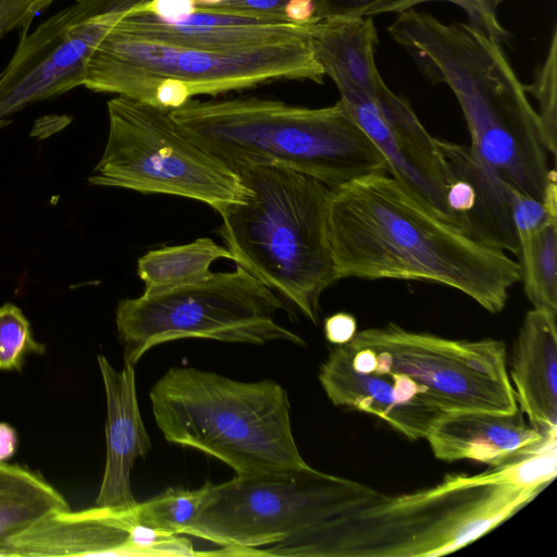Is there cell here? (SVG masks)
Returning a JSON list of instances; mask_svg holds the SVG:
<instances>
[{
  "label": "cell",
  "instance_id": "cell-26",
  "mask_svg": "<svg viewBox=\"0 0 557 557\" xmlns=\"http://www.w3.org/2000/svg\"><path fill=\"white\" fill-rule=\"evenodd\" d=\"M46 346L33 335L30 323L13 304L0 307V370H21L29 354L41 355Z\"/></svg>",
  "mask_w": 557,
  "mask_h": 557
},
{
  "label": "cell",
  "instance_id": "cell-10",
  "mask_svg": "<svg viewBox=\"0 0 557 557\" xmlns=\"http://www.w3.org/2000/svg\"><path fill=\"white\" fill-rule=\"evenodd\" d=\"M107 107L108 139L89 184L189 198L216 212L243 199L237 172L194 141L170 111L122 96Z\"/></svg>",
  "mask_w": 557,
  "mask_h": 557
},
{
  "label": "cell",
  "instance_id": "cell-22",
  "mask_svg": "<svg viewBox=\"0 0 557 557\" xmlns=\"http://www.w3.org/2000/svg\"><path fill=\"white\" fill-rule=\"evenodd\" d=\"M70 509L64 496L42 475L0 461V557H18L14 536L51 513Z\"/></svg>",
  "mask_w": 557,
  "mask_h": 557
},
{
  "label": "cell",
  "instance_id": "cell-11",
  "mask_svg": "<svg viewBox=\"0 0 557 557\" xmlns=\"http://www.w3.org/2000/svg\"><path fill=\"white\" fill-rule=\"evenodd\" d=\"M348 344L373 351L374 373H401L424 387L444 412L518 411L502 341L448 339L388 323L357 332Z\"/></svg>",
  "mask_w": 557,
  "mask_h": 557
},
{
  "label": "cell",
  "instance_id": "cell-32",
  "mask_svg": "<svg viewBox=\"0 0 557 557\" xmlns=\"http://www.w3.org/2000/svg\"><path fill=\"white\" fill-rule=\"evenodd\" d=\"M289 1L290 0H223L216 4L203 7L222 13L286 16L284 10Z\"/></svg>",
  "mask_w": 557,
  "mask_h": 557
},
{
  "label": "cell",
  "instance_id": "cell-15",
  "mask_svg": "<svg viewBox=\"0 0 557 557\" xmlns=\"http://www.w3.org/2000/svg\"><path fill=\"white\" fill-rule=\"evenodd\" d=\"M319 381L334 405L373 414L413 441L426 438L446 413L431 403L424 387L401 373L356 371L347 344L330 350Z\"/></svg>",
  "mask_w": 557,
  "mask_h": 557
},
{
  "label": "cell",
  "instance_id": "cell-14",
  "mask_svg": "<svg viewBox=\"0 0 557 557\" xmlns=\"http://www.w3.org/2000/svg\"><path fill=\"white\" fill-rule=\"evenodd\" d=\"M134 8L112 29L153 42L219 52L308 40L315 24L281 15L222 13L198 4L185 20L166 22Z\"/></svg>",
  "mask_w": 557,
  "mask_h": 557
},
{
  "label": "cell",
  "instance_id": "cell-3",
  "mask_svg": "<svg viewBox=\"0 0 557 557\" xmlns=\"http://www.w3.org/2000/svg\"><path fill=\"white\" fill-rule=\"evenodd\" d=\"M232 168L246 193L219 213L234 262L317 325L321 296L338 281L329 234L332 189L281 164Z\"/></svg>",
  "mask_w": 557,
  "mask_h": 557
},
{
  "label": "cell",
  "instance_id": "cell-27",
  "mask_svg": "<svg viewBox=\"0 0 557 557\" xmlns=\"http://www.w3.org/2000/svg\"><path fill=\"white\" fill-rule=\"evenodd\" d=\"M539 103L537 115L548 153L556 156L557 137V34L554 29L548 53L532 85L525 86Z\"/></svg>",
  "mask_w": 557,
  "mask_h": 557
},
{
  "label": "cell",
  "instance_id": "cell-18",
  "mask_svg": "<svg viewBox=\"0 0 557 557\" xmlns=\"http://www.w3.org/2000/svg\"><path fill=\"white\" fill-rule=\"evenodd\" d=\"M550 437L512 414L486 411L446 412L426 437L434 456L444 461L470 459L499 466L541 446Z\"/></svg>",
  "mask_w": 557,
  "mask_h": 557
},
{
  "label": "cell",
  "instance_id": "cell-12",
  "mask_svg": "<svg viewBox=\"0 0 557 557\" xmlns=\"http://www.w3.org/2000/svg\"><path fill=\"white\" fill-rule=\"evenodd\" d=\"M128 11L112 9V0H79L20 35L0 74V128L28 104L83 86L95 49Z\"/></svg>",
  "mask_w": 557,
  "mask_h": 557
},
{
  "label": "cell",
  "instance_id": "cell-20",
  "mask_svg": "<svg viewBox=\"0 0 557 557\" xmlns=\"http://www.w3.org/2000/svg\"><path fill=\"white\" fill-rule=\"evenodd\" d=\"M557 315L533 308L516 341L511 376L515 396L532 426L557 435Z\"/></svg>",
  "mask_w": 557,
  "mask_h": 557
},
{
  "label": "cell",
  "instance_id": "cell-5",
  "mask_svg": "<svg viewBox=\"0 0 557 557\" xmlns=\"http://www.w3.org/2000/svg\"><path fill=\"white\" fill-rule=\"evenodd\" d=\"M170 114L194 141L230 166L281 164L332 190L388 173L377 147L339 100L305 108L259 98L190 99Z\"/></svg>",
  "mask_w": 557,
  "mask_h": 557
},
{
  "label": "cell",
  "instance_id": "cell-35",
  "mask_svg": "<svg viewBox=\"0 0 557 557\" xmlns=\"http://www.w3.org/2000/svg\"><path fill=\"white\" fill-rule=\"evenodd\" d=\"M17 444L18 437L14 428L0 422V461L10 459L15 454Z\"/></svg>",
  "mask_w": 557,
  "mask_h": 557
},
{
  "label": "cell",
  "instance_id": "cell-1",
  "mask_svg": "<svg viewBox=\"0 0 557 557\" xmlns=\"http://www.w3.org/2000/svg\"><path fill=\"white\" fill-rule=\"evenodd\" d=\"M329 234L338 280L426 281L491 313L521 280L519 262L443 221L385 173L332 190Z\"/></svg>",
  "mask_w": 557,
  "mask_h": 557
},
{
  "label": "cell",
  "instance_id": "cell-34",
  "mask_svg": "<svg viewBox=\"0 0 557 557\" xmlns=\"http://www.w3.org/2000/svg\"><path fill=\"white\" fill-rule=\"evenodd\" d=\"M357 333L356 318L347 312H337L324 320V334L333 345L349 343Z\"/></svg>",
  "mask_w": 557,
  "mask_h": 557
},
{
  "label": "cell",
  "instance_id": "cell-24",
  "mask_svg": "<svg viewBox=\"0 0 557 557\" xmlns=\"http://www.w3.org/2000/svg\"><path fill=\"white\" fill-rule=\"evenodd\" d=\"M524 293L533 308L557 315V215L518 235Z\"/></svg>",
  "mask_w": 557,
  "mask_h": 557
},
{
  "label": "cell",
  "instance_id": "cell-7",
  "mask_svg": "<svg viewBox=\"0 0 557 557\" xmlns=\"http://www.w3.org/2000/svg\"><path fill=\"white\" fill-rule=\"evenodd\" d=\"M324 76L311 39L219 52L153 42L111 28L87 64L83 86L171 111L197 95L276 79L322 84Z\"/></svg>",
  "mask_w": 557,
  "mask_h": 557
},
{
  "label": "cell",
  "instance_id": "cell-23",
  "mask_svg": "<svg viewBox=\"0 0 557 557\" xmlns=\"http://www.w3.org/2000/svg\"><path fill=\"white\" fill-rule=\"evenodd\" d=\"M218 259L235 260L227 247L201 237L146 252L137 261V273L144 283V293H153L206 280L212 274L210 267Z\"/></svg>",
  "mask_w": 557,
  "mask_h": 557
},
{
  "label": "cell",
  "instance_id": "cell-17",
  "mask_svg": "<svg viewBox=\"0 0 557 557\" xmlns=\"http://www.w3.org/2000/svg\"><path fill=\"white\" fill-rule=\"evenodd\" d=\"M98 364L107 400V458L96 506L129 511L138 503L131 471L135 460L151 448L137 400L135 366L124 362L116 370L103 355L98 356Z\"/></svg>",
  "mask_w": 557,
  "mask_h": 557
},
{
  "label": "cell",
  "instance_id": "cell-16",
  "mask_svg": "<svg viewBox=\"0 0 557 557\" xmlns=\"http://www.w3.org/2000/svg\"><path fill=\"white\" fill-rule=\"evenodd\" d=\"M447 174L453 224L472 239L518 256L515 206L520 195L493 172L469 145L437 138Z\"/></svg>",
  "mask_w": 557,
  "mask_h": 557
},
{
  "label": "cell",
  "instance_id": "cell-38",
  "mask_svg": "<svg viewBox=\"0 0 557 557\" xmlns=\"http://www.w3.org/2000/svg\"><path fill=\"white\" fill-rule=\"evenodd\" d=\"M3 35L0 33V38L2 37Z\"/></svg>",
  "mask_w": 557,
  "mask_h": 557
},
{
  "label": "cell",
  "instance_id": "cell-21",
  "mask_svg": "<svg viewBox=\"0 0 557 557\" xmlns=\"http://www.w3.org/2000/svg\"><path fill=\"white\" fill-rule=\"evenodd\" d=\"M311 44L324 74L373 95L383 82L375 61L377 34L372 16L332 17L312 27Z\"/></svg>",
  "mask_w": 557,
  "mask_h": 557
},
{
  "label": "cell",
  "instance_id": "cell-4",
  "mask_svg": "<svg viewBox=\"0 0 557 557\" xmlns=\"http://www.w3.org/2000/svg\"><path fill=\"white\" fill-rule=\"evenodd\" d=\"M542 490L519 485L507 463L475 474H450L408 495L381 493L329 522L300 545L301 557H430L476 541Z\"/></svg>",
  "mask_w": 557,
  "mask_h": 557
},
{
  "label": "cell",
  "instance_id": "cell-13",
  "mask_svg": "<svg viewBox=\"0 0 557 557\" xmlns=\"http://www.w3.org/2000/svg\"><path fill=\"white\" fill-rule=\"evenodd\" d=\"M335 85L339 101L377 147L392 177L429 211L454 225L437 138L425 129L409 102L384 82L373 95L352 84Z\"/></svg>",
  "mask_w": 557,
  "mask_h": 557
},
{
  "label": "cell",
  "instance_id": "cell-19",
  "mask_svg": "<svg viewBox=\"0 0 557 557\" xmlns=\"http://www.w3.org/2000/svg\"><path fill=\"white\" fill-rule=\"evenodd\" d=\"M128 511H58L12 540L18 557L126 556Z\"/></svg>",
  "mask_w": 557,
  "mask_h": 557
},
{
  "label": "cell",
  "instance_id": "cell-36",
  "mask_svg": "<svg viewBox=\"0 0 557 557\" xmlns=\"http://www.w3.org/2000/svg\"><path fill=\"white\" fill-rule=\"evenodd\" d=\"M198 5H213L223 0H195Z\"/></svg>",
  "mask_w": 557,
  "mask_h": 557
},
{
  "label": "cell",
  "instance_id": "cell-29",
  "mask_svg": "<svg viewBox=\"0 0 557 557\" xmlns=\"http://www.w3.org/2000/svg\"><path fill=\"white\" fill-rule=\"evenodd\" d=\"M430 1H449L459 5L468 14L471 25L482 30L498 45L506 41L510 35L498 22L494 7L488 0H396L379 9L375 15L386 12L400 13Z\"/></svg>",
  "mask_w": 557,
  "mask_h": 557
},
{
  "label": "cell",
  "instance_id": "cell-28",
  "mask_svg": "<svg viewBox=\"0 0 557 557\" xmlns=\"http://www.w3.org/2000/svg\"><path fill=\"white\" fill-rule=\"evenodd\" d=\"M127 557L197 556L187 535L174 534L134 522L129 517Z\"/></svg>",
  "mask_w": 557,
  "mask_h": 557
},
{
  "label": "cell",
  "instance_id": "cell-33",
  "mask_svg": "<svg viewBox=\"0 0 557 557\" xmlns=\"http://www.w3.org/2000/svg\"><path fill=\"white\" fill-rule=\"evenodd\" d=\"M196 7L195 0H149L134 9L166 22H180L193 14Z\"/></svg>",
  "mask_w": 557,
  "mask_h": 557
},
{
  "label": "cell",
  "instance_id": "cell-31",
  "mask_svg": "<svg viewBox=\"0 0 557 557\" xmlns=\"http://www.w3.org/2000/svg\"><path fill=\"white\" fill-rule=\"evenodd\" d=\"M396 0H315L319 21L332 17L374 16L382 7Z\"/></svg>",
  "mask_w": 557,
  "mask_h": 557
},
{
  "label": "cell",
  "instance_id": "cell-6",
  "mask_svg": "<svg viewBox=\"0 0 557 557\" xmlns=\"http://www.w3.org/2000/svg\"><path fill=\"white\" fill-rule=\"evenodd\" d=\"M149 397L168 442L214 457L237 476L310 467L293 435L287 393L275 381L242 382L173 367L154 383Z\"/></svg>",
  "mask_w": 557,
  "mask_h": 557
},
{
  "label": "cell",
  "instance_id": "cell-25",
  "mask_svg": "<svg viewBox=\"0 0 557 557\" xmlns=\"http://www.w3.org/2000/svg\"><path fill=\"white\" fill-rule=\"evenodd\" d=\"M211 481L196 490L171 486L129 510L134 522L153 529L183 534L205 504ZM184 535V534H183Z\"/></svg>",
  "mask_w": 557,
  "mask_h": 557
},
{
  "label": "cell",
  "instance_id": "cell-9",
  "mask_svg": "<svg viewBox=\"0 0 557 557\" xmlns=\"http://www.w3.org/2000/svg\"><path fill=\"white\" fill-rule=\"evenodd\" d=\"M282 309L272 289L236 265L195 284L122 299L115 324L124 362L134 366L149 349L184 338L305 346L298 334L276 321Z\"/></svg>",
  "mask_w": 557,
  "mask_h": 557
},
{
  "label": "cell",
  "instance_id": "cell-30",
  "mask_svg": "<svg viewBox=\"0 0 557 557\" xmlns=\"http://www.w3.org/2000/svg\"><path fill=\"white\" fill-rule=\"evenodd\" d=\"M52 0H0V33L4 36L17 30L28 33L34 17L51 4Z\"/></svg>",
  "mask_w": 557,
  "mask_h": 557
},
{
  "label": "cell",
  "instance_id": "cell-37",
  "mask_svg": "<svg viewBox=\"0 0 557 557\" xmlns=\"http://www.w3.org/2000/svg\"><path fill=\"white\" fill-rule=\"evenodd\" d=\"M490 3L495 8L496 5H498L499 3H502L504 0H488Z\"/></svg>",
  "mask_w": 557,
  "mask_h": 557
},
{
  "label": "cell",
  "instance_id": "cell-8",
  "mask_svg": "<svg viewBox=\"0 0 557 557\" xmlns=\"http://www.w3.org/2000/svg\"><path fill=\"white\" fill-rule=\"evenodd\" d=\"M377 491L308 467L211 485L183 534L222 546L205 555L289 557L305 537L367 505Z\"/></svg>",
  "mask_w": 557,
  "mask_h": 557
},
{
  "label": "cell",
  "instance_id": "cell-2",
  "mask_svg": "<svg viewBox=\"0 0 557 557\" xmlns=\"http://www.w3.org/2000/svg\"><path fill=\"white\" fill-rule=\"evenodd\" d=\"M398 14L391 37L428 77L451 89L473 153L519 194L545 202L556 172L537 112L500 45L471 24L443 23L413 9Z\"/></svg>",
  "mask_w": 557,
  "mask_h": 557
}]
</instances>
